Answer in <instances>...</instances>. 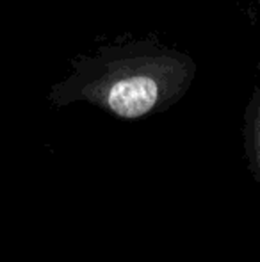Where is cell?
Listing matches in <instances>:
<instances>
[{
	"label": "cell",
	"instance_id": "obj_2",
	"mask_svg": "<svg viewBox=\"0 0 260 262\" xmlns=\"http://www.w3.org/2000/svg\"><path fill=\"white\" fill-rule=\"evenodd\" d=\"M243 145L246 166L260 191V86L253 91L244 109Z\"/></svg>",
	"mask_w": 260,
	"mask_h": 262
},
{
	"label": "cell",
	"instance_id": "obj_1",
	"mask_svg": "<svg viewBox=\"0 0 260 262\" xmlns=\"http://www.w3.org/2000/svg\"><path fill=\"white\" fill-rule=\"evenodd\" d=\"M196 62L155 39L102 47L72 61V72L50 88L54 107L89 104L123 121L166 113L191 90Z\"/></svg>",
	"mask_w": 260,
	"mask_h": 262
}]
</instances>
